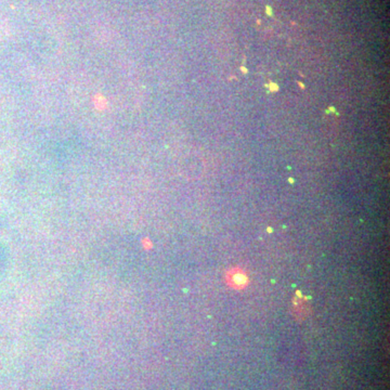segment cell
I'll return each mask as SVG.
<instances>
[{"instance_id":"cell-1","label":"cell","mask_w":390,"mask_h":390,"mask_svg":"<svg viewBox=\"0 0 390 390\" xmlns=\"http://www.w3.org/2000/svg\"><path fill=\"white\" fill-rule=\"evenodd\" d=\"M226 280L231 286L235 288H242L248 283L247 275L241 270H232L229 272Z\"/></svg>"},{"instance_id":"cell-2","label":"cell","mask_w":390,"mask_h":390,"mask_svg":"<svg viewBox=\"0 0 390 390\" xmlns=\"http://www.w3.org/2000/svg\"><path fill=\"white\" fill-rule=\"evenodd\" d=\"M271 89L272 90H278V87H276L275 84H271Z\"/></svg>"},{"instance_id":"cell-3","label":"cell","mask_w":390,"mask_h":390,"mask_svg":"<svg viewBox=\"0 0 390 390\" xmlns=\"http://www.w3.org/2000/svg\"><path fill=\"white\" fill-rule=\"evenodd\" d=\"M242 71L244 72V73H247V71H246V70H245V67H242Z\"/></svg>"}]
</instances>
